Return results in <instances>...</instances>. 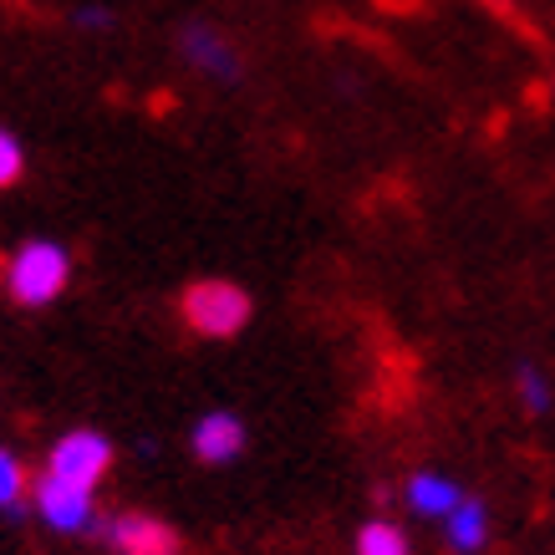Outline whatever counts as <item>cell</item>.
<instances>
[{
    "label": "cell",
    "mask_w": 555,
    "mask_h": 555,
    "mask_svg": "<svg viewBox=\"0 0 555 555\" xmlns=\"http://www.w3.org/2000/svg\"><path fill=\"white\" fill-rule=\"evenodd\" d=\"M485 530H489V515L479 500H459V509L449 515V540L454 551H479L485 545Z\"/></svg>",
    "instance_id": "9"
},
{
    "label": "cell",
    "mask_w": 555,
    "mask_h": 555,
    "mask_svg": "<svg viewBox=\"0 0 555 555\" xmlns=\"http://www.w3.org/2000/svg\"><path fill=\"white\" fill-rule=\"evenodd\" d=\"M21 179V143L0 128V189H11Z\"/></svg>",
    "instance_id": "13"
},
{
    "label": "cell",
    "mask_w": 555,
    "mask_h": 555,
    "mask_svg": "<svg viewBox=\"0 0 555 555\" xmlns=\"http://www.w3.org/2000/svg\"><path fill=\"white\" fill-rule=\"evenodd\" d=\"M36 509H41V520L51 525V530H67V535H77V530H87V525H98V515H92V494L77 485H62V479H51V474H41L31 489Z\"/></svg>",
    "instance_id": "4"
},
{
    "label": "cell",
    "mask_w": 555,
    "mask_h": 555,
    "mask_svg": "<svg viewBox=\"0 0 555 555\" xmlns=\"http://www.w3.org/2000/svg\"><path fill=\"white\" fill-rule=\"evenodd\" d=\"M77 26H82V31H107V26H113V11H102V5H82V11H77Z\"/></svg>",
    "instance_id": "14"
},
{
    "label": "cell",
    "mask_w": 555,
    "mask_h": 555,
    "mask_svg": "<svg viewBox=\"0 0 555 555\" xmlns=\"http://www.w3.org/2000/svg\"><path fill=\"white\" fill-rule=\"evenodd\" d=\"M67 275H72V260L56 240H26L11 255V266H5V291L21 306H47L67 291Z\"/></svg>",
    "instance_id": "1"
},
{
    "label": "cell",
    "mask_w": 555,
    "mask_h": 555,
    "mask_svg": "<svg viewBox=\"0 0 555 555\" xmlns=\"http://www.w3.org/2000/svg\"><path fill=\"white\" fill-rule=\"evenodd\" d=\"M179 47H184V56L194 62L199 72H209L215 82H240V56H235V47L224 41V36L215 31V26H184V36H179Z\"/></svg>",
    "instance_id": "6"
},
{
    "label": "cell",
    "mask_w": 555,
    "mask_h": 555,
    "mask_svg": "<svg viewBox=\"0 0 555 555\" xmlns=\"http://www.w3.org/2000/svg\"><path fill=\"white\" fill-rule=\"evenodd\" d=\"M102 535L118 555H179V535L153 515H118L102 525Z\"/></svg>",
    "instance_id": "5"
},
{
    "label": "cell",
    "mask_w": 555,
    "mask_h": 555,
    "mask_svg": "<svg viewBox=\"0 0 555 555\" xmlns=\"http://www.w3.org/2000/svg\"><path fill=\"white\" fill-rule=\"evenodd\" d=\"M26 494V469L16 464V454L0 449V509H16Z\"/></svg>",
    "instance_id": "11"
},
{
    "label": "cell",
    "mask_w": 555,
    "mask_h": 555,
    "mask_svg": "<svg viewBox=\"0 0 555 555\" xmlns=\"http://www.w3.org/2000/svg\"><path fill=\"white\" fill-rule=\"evenodd\" d=\"M408 505L418 509V515H454L459 509V489L443 479V474H418V479H408Z\"/></svg>",
    "instance_id": "8"
},
{
    "label": "cell",
    "mask_w": 555,
    "mask_h": 555,
    "mask_svg": "<svg viewBox=\"0 0 555 555\" xmlns=\"http://www.w3.org/2000/svg\"><path fill=\"white\" fill-rule=\"evenodd\" d=\"M184 321L199 337H235L250 321V296L235 281H194L184 291Z\"/></svg>",
    "instance_id": "2"
},
{
    "label": "cell",
    "mask_w": 555,
    "mask_h": 555,
    "mask_svg": "<svg viewBox=\"0 0 555 555\" xmlns=\"http://www.w3.org/2000/svg\"><path fill=\"white\" fill-rule=\"evenodd\" d=\"M194 459L199 464H230V459H240V449H245V423L235 418V413H204L199 423H194Z\"/></svg>",
    "instance_id": "7"
},
{
    "label": "cell",
    "mask_w": 555,
    "mask_h": 555,
    "mask_svg": "<svg viewBox=\"0 0 555 555\" xmlns=\"http://www.w3.org/2000/svg\"><path fill=\"white\" fill-rule=\"evenodd\" d=\"M520 398L530 413H545V408H551V387H545V377H540L530 362H520Z\"/></svg>",
    "instance_id": "12"
},
{
    "label": "cell",
    "mask_w": 555,
    "mask_h": 555,
    "mask_svg": "<svg viewBox=\"0 0 555 555\" xmlns=\"http://www.w3.org/2000/svg\"><path fill=\"white\" fill-rule=\"evenodd\" d=\"M107 469H113V443H107L102 434H92V428H77V434L51 443L47 474L51 479H62V485H77V489L92 494V489L107 479Z\"/></svg>",
    "instance_id": "3"
},
{
    "label": "cell",
    "mask_w": 555,
    "mask_h": 555,
    "mask_svg": "<svg viewBox=\"0 0 555 555\" xmlns=\"http://www.w3.org/2000/svg\"><path fill=\"white\" fill-rule=\"evenodd\" d=\"M357 555H408V535L398 525L372 520L357 530Z\"/></svg>",
    "instance_id": "10"
}]
</instances>
